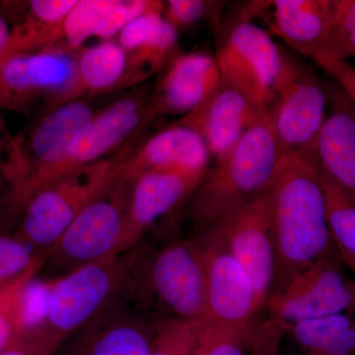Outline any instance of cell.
<instances>
[{
    "label": "cell",
    "instance_id": "cell-4",
    "mask_svg": "<svg viewBox=\"0 0 355 355\" xmlns=\"http://www.w3.org/2000/svg\"><path fill=\"white\" fill-rule=\"evenodd\" d=\"M133 183L118 167L111 181L84 207L46 254L38 273L44 282L51 284L77 268L132 249L130 202Z\"/></svg>",
    "mask_w": 355,
    "mask_h": 355
},
{
    "label": "cell",
    "instance_id": "cell-10",
    "mask_svg": "<svg viewBox=\"0 0 355 355\" xmlns=\"http://www.w3.org/2000/svg\"><path fill=\"white\" fill-rule=\"evenodd\" d=\"M125 254L89 263L49 284L40 323L62 340L123 296Z\"/></svg>",
    "mask_w": 355,
    "mask_h": 355
},
{
    "label": "cell",
    "instance_id": "cell-25",
    "mask_svg": "<svg viewBox=\"0 0 355 355\" xmlns=\"http://www.w3.org/2000/svg\"><path fill=\"white\" fill-rule=\"evenodd\" d=\"M77 76L84 94L108 92L125 83L128 55L118 42L107 40L77 55Z\"/></svg>",
    "mask_w": 355,
    "mask_h": 355
},
{
    "label": "cell",
    "instance_id": "cell-17",
    "mask_svg": "<svg viewBox=\"0 0 355 355\" xmlns=\"http://www.w3.org/2000/svg\"><path fill=\"white\" fill-rule=\"evenodd\" d=\"M216 55L205 51L179 53L164 70L151 94L154 116H186L220 85Z\"/></svg>",
    "mask_w": 355,
    "mask_h": 355
},
{
    "label": "cell",
    "instance_id": "cell-18",
    "mask_svg": "<svg viewBox=\"0 0 355 355\" xmlns=\"http://www.w3.org/2000/svg\"><path fill=\"white\" fill-rule=\"evenodd\" d=\"M261 110L241 92L221 83L202 105L176 123L198 132L216 161L237 144Z\"/></svg>",
    "mask_w": 355,
    "mask_h": 355
},
{
    "label": "cell",
    "instance_id": "cell-20",
    "mask_svg": "<svg viewBox=\"0 0 355 355\" xmlns=\"http://www.w3.org/2000/svg\"><path fill=\"white\" fill-rule=\"evenodd\" d=\"M268 7L272 34L316 62L328 43L334 0H275Z\"/></svg>",
    "mask_w": 355,
    "mask_h": 355
},
{
    "label": "cell",
    "instance_id": "cell-2",
    "mask_svg": "<svg viewBox=\"0 0 355 355\" xmlns=\"http://www.w3.org/2000/svg\"><path fill=\"white\" fill-rule=\"evenodd\" d=\"M123 298L157 324L207 322V270L198 236L125 253Z\"/></svg>",
    "mask_w": 355,
    "mask_h": 355
},
{
    "label": "cell",
    "instance_id": "cell-13",
    "mask_svg": "<svg viewBox=\"0 0 355 355\" xmlns=\"http://www.w3.org/2000/svg\"><path fill=\"white\" fill-rule=\"evenodd\" d=\"M159 324L121 296L64 338L55 355H149Z\"/></svg>",
    "mask_w": 355,
    "mask_h": 355
},
{
    "label": "cell",
    "instance_id": "cell-19",
    "mask_svg": "<svg viewBox=\"0 0 355 355\" xmlns=\"http://www.w3.org/2000/svg\"><path fill=\"white\" fill-rule=\"evenodd\" d=\"M330 92L331 110L311 157L327 181L355 202V104L340 88Z\"/></svg>",
    "mask_w": 355,
    "mask_h": 355
},
{
    "label": "cell",
    "instance_id": "cell-24",
    "mask_svg": "<svg viewBox=\"0 0 355 355\" xmlns=\"http://www.w3.org/2000/svg\"><path fill=\"white\" fill-rule=\"evenodd\" d=\"M288 333L307 355H355V314L352 313L301 322Z\"/></svg>",
    "mask_w": 355,
    "mask_h": 355
},
{
    "label": "cell",
    "instance_id": "cell-16",
    "mask_svg": "<svg viewBox=\"0 0 355 355\" xmlns=\"http://www.w3.org/2000/svg\"><path fill=\"white\" fill-rule=\"evenodd\" d=\"M154 118L151 94L146 91L130 93L112 103L100 113H96L60 168L58 176L110 157V153L123 146L144 123Z\"/></svg>",
    "mask_w": 355,
    "mask_h": 355
},
{
    "label": "cell",
    "instance_id": "cell-26",
    "mask_svg": "<svg viewBox=\"0 0 355 355\" xmlns=\"http://www.w3.org/2000/svg\"><path fill=\"white\" fill-rule=\"evenodd\" d=\"M322 183L331 243L343 265L355 275V202L324 178H322Z\"/></svg>",
    "mask_w": 355,
    "mask_h": 355
},
{
    "label": "cell",
    "instance_id": "cell-5",
    "mask_svg": "<svg viewBox=\"0 0 355 355\" xmlns=\"http://www.w3.org/2000/svg\"><path fill=\"white\" fill-rule=\"evenodd\" d=\"M268 319L254 328L249 350L279 355L280 338L292 327L336 314H355V280L345 272L338 254L324 256L294 275L266 302Z\"/></svg>",
    "mask_w": 355,
    "mask_h": 355
},
{
    "label": "cell",
    "instance_id": "cell-32",
    "mask_svg": "<svg viewBox=\"0 0 355 355\" xmlns=\"http://www.w3.org/2000/svg\"><path fill=\"white\" fill-rule=\"evenodd\" d=\"M226 3L227 2L207 0H169L164 2L163 16L179 31L193 27L203 21L216 20L219 22Z\"/></svg>",
    "mask_w": 355,
    "mask_h": 355
},
{
    "label": "cell",
    "instance_id": "cell-34",
    "mask_svg": "<svg viewBox=\"0 0 355 355\" xmlns=\"http://www.w3.org/2000/svg\"><path fill=\"white\" fill-rule=\"evenodd\" d=\"M198 324L167 322L159 324L149 355H191Z\"/></svg>",
    "mask_w": 355,
    "mask_h": 355
},
{
    "label": "cell",
    "instance_id": "cell-35",
    "mask_svg": "<svg viewBox=\"0 0 355 355\" xmlns=\"http://www.w3.org/2000/svg\"><path fill=\"white\" fill-rule=\"evenodd\" d=\"M34 277H26L17 284L0 291V352L16 331L22 328L21 303L26 287Z\"/></svg>",
    "mask_w": 355,
    "mask_h": 355
},
{
    "label": "cell",
    "instance_id": "cell-33",
    "mask_svg": "<svg viewBox=\"0 0 355 355\" xmlns=\"http://www.w3.org/2000/svg\"><path fill=\"white\" fill-rule=\"evenodd\" d=\"M62 342L38 322L16 331L0 355H55Z\"/></svg>",
    "mask_w": 355,
    "mask_h": 355
},
{
    "label": "cell",
    "instance_id": "cell-23",
    "mask_svg": "<svg viewBox=\"0 0 355 355\" xmlns=\"http://www.w3.org/2000/svg\"><path fill=\"white\" fill-rule=\"evenodd\" d=\"M178 42L179 31L163 12L142 14L132 21L118 35V43L128 55V83L165 70L179 55Z\"/></svg>",
    "mask_w": 355,
    "mask_h": 355
},
{
    "label": "cell",
    "instance_id": "cell-21",
    "mask_svg": "<svg viewBox=\"0 0 355 355\" xmlns=\"http://www.w3.org/2000/svg\"><path fill=\"white\" fill-rule=\"evenodd\" d=\"M77 0H31L0 2V12L9 22L10 35L0 60L17 53L57 46L62 25Z\"/></svg>",
    "mask_w": 355,
    "mask_h": 355
},
{
    "label": "cell",
    "instance_id": "cell-39",
    "mask_svg": "<svg viewBox=\"0 0 355 355\" xmlns=\"http://www.w3.org/2000/svg\"><path fill=\"white\" fill-rule=\"evenodd\" d=\"M8 193V184H7L6 179L2 176L1 173H0V198H3L4 200H6Z\"/></svg>",
    "mask_w": 355,
    "mask_h": 355
},
{
    "label": "cell",
    "instance_id": "cell-12",
    "mask_svg": "<svg viewBox=\"0 0 355 355\" xmlns=\"http://www.w3.org/2000/svg\"><path fill=\"white\" fill-rule=\"evenodd\" d=\"M202 242L207 270V322L250 340L261 313L251 279L236 260L217 226L196 235Z\"/></svg>",
    "mask_w": 355,
    "mask_h": 355
},
{
    "label": "cell",
    "instance_id": "cell-8",
    "mask_svg": "<svg viewBox=\"0 0 355 355\" xmlns=\"http://www.w3.org/2000/svg\"><path fill=\"white\" fill-rule=\"evenodd\" d=\"M216 58L221 83L261 109L275 99L284 53L272 34L253 21L249 10L219 20Z\"/></svg>",
    "mask_w": 355,
    "mask_h": 355
},
{
    "label": "cell",
    "instance_id": "cell-22",
    "mask_svg": "<svg viewBox=\"0 0 355 355\" xmlns=\"http://www.w3.org/2000/svg\"><path fill=\"white\" fill-rule=\"evenodd\" d=\"M207 147L195 130L174 123L147 140L137 153L121 161V174L135 181L144 173L160 168L209 170Z\"/></svg>",
    "mask_w": 355,
    "mask_h": 355
},
{
    "label": "cell",
    "instance_id": "cell-6",
    "mask_svg": "<svg viewBox=\"0 0 355 355\" xmlns=\"http://www.w3.org/2000/svg\"><path fill=\"white\" fill-rule=\"evenodd\" d=\"M128 156L127 151H123L64 173L44 184L20 210V226L16 236L44 261L62 233L111 181Z\"/></svg>",
    "mask_w": 355,
    "mask_h": 355
},
{
    "label": "cell",
    "instance_id": "cell-3",
    "mask_svg": "<svg viewBox=\"0 0 355 355\" xmlns=\"http://www.w3.org/2000/svg\"><path fill=\"white\" fill-rule=\"evenodd\" d=\"M280 156L270 113L261 109L237 144L214 161L188 202L197 234L266 195Z\"/></svg>",
    "mask_w": 355,
    "mask_h": 355
},
{
    "label": "cell",
    "instance_id": "cell-14",
    "mask_svg": "<svg viewBox=\"0 0 355 355\" xmlns=\"http://www.w3.org/2000/svg\"><path fill=\"white\" fill-rule=\"evenodd\" d=\"M214 226L220 230L228 249L251 279L261 312L272 294L277 266L266 196Z\"/></svg>",
    "mask_w": 355,
    "mask_h": 355
},
{
    "label": "cell",
    "instance_id": "cell-27",
    "mask_svg": "<svg viewBox=\"0 0 355 355\" xmlns=\"http://www.w3.org/2000/svg\"><path fill=\"white\" fill-rule=\"evenodd\" d=\"M43 261L17 236L0 234V291L26 277H37Z\"/></svg>",
    "mask_w": 355,
    "mask_h": 355
},
{
    "label": "cell",
    "instance_id": "cell-9",
    "mask_svg": "<svg viewBox=\"0 0 355 355\" xmlns=\"http://www.w3.org/2000/svg\"><path fill=\"white\" fill-rule=\"evenodd\" d=\"M78 51L53 46L0 60V107L28 113L41 103L50 108L80 99Z\"/></svg>",
    "mask_w": 355,
    "mask_h": 355
},
{
    "label": "cell",
    "instance_id": "cell-31",
    "mask_svg": "<svg viewBox=\"0 0 355 355\" xmlns=\"http://www.w3.org/2000/svg\"><path fill=\"white\" fill-rule=\"evenodd\" d=\"M246 340L224 327L198 323L191 355H247Z\"/></svg>",
    "mask_w": 355,
    "mask_h": 355
},
{
    "label": "cell",
    "instance_id": "cell-30",
    "mask_svg": "<svg viewBox=\"0 0 355 355\" xmlns=\"http://www.w3.org/2000/svg\"><path fill=\"white\" fill-rule=\"evenodd\" d=\"M164 2L156 0H108L94 36L104 41L120 34L135 18L148 12H163Z\"/></svg>",
    "mask_w": 355,
    "mask_h": 355
},
{
    "label": "cell",
    "instance_id": "cell-37",
    "mask_svg": "<svg viewBox=\"0 0 355 355\" xmlns=\"http://www.w3.org/2000/svg\"><path fill=\"white\" fill-rule=\"evenodd\" d=\"M319 67L335 79L343 93L355 104V65L349 60H328Z\"/></svg>",
    "mask_w": 355,
    "mask_h": 355
},
{
    "label": "cell",
    "instance_id": "cell-28",
    "mask_svg": "<svg viewBox=\"0 0 355 355\" xmlns=\"http://www.w3.org/2000/svg\"><path fill=\"white\" fill-rule=\"evenodd\" d=\"M352 58H355V0H334L328 43L316 64Z\"/></svg>",
    "mask_w": 355,
    "mask_h": 355
},
{
    "label": "cell",
    "instance_id": "cell-36",
    "mask_svg": "<svg viewBox=\"0 0 355 355\" xmlns=\"http://www.w3.org/2000/svg\"><path fill=\"white\" fill-rule=\"evenodd\" d=\"M20 169V149L17 137L11 135L0 116V173L8 184L9 191L17 182Z\"/></svg>",
    "mask_w": 355,
    "mask_h": 355
},
{
    "label": "cell",
    "instance_id": "cell-1",
    "mask_svg": "<svg viewBox=\"0 0 355 355\" xmlns=\"http://www.w3.org/2000/svg\"><path fill=\"white\" fill-rule=\"evenodd\" d=\"M266 196L277 261L273 293L311 263L336 252L321 175L310 155L282 153Z\"/></svg>",
    "mask_w": 355,
    "mask_h": 355
},
{
    "label": "cell",
    "instance_id": "cell-15",
    "mask_svg": "<svg viewBox=\"0 0 355 355\" xmlns=\"http://www.w3.org/2000/svg\"><path fill=\"white\" fill-rule=\"evenodd\" d=\"M207 173L209 170L160 168L135 179L130 202L132 249L157 222L190 202Z\"/></svg>",
    "mask_w": 355,
    "mask_h": 355
},
{
    "label": "cell",
    "instance_id": "cell-29",
    "mask_svg": "<svg viewBox=\"0 0 355 355\" xmlns=\"http://www.w3.org/2000/svg\"><path fill=\"white\" fill-rule=\"evenodd\" d=\"M108 0H77L62 25V40L58 46L79 51L86 40L94 36L96 27Z\"/></svg>",
    "mask_w": 355,
    "mask_h": 355
},
{
    "label": "cell",
    "instance_id": "cell-11",
    "mask_svg": "<svg viewBox=\"0 0 355 355\" xmlns=\"http://www.w3.org/2000/svg\"><path fill=\"white\" fill-rule=\"evenodd\" d=\"M284 53L275 99L268 108L280 153L311 156L327 116L330 92L314 69Z\"/></svg>",
    "mask_w": 355,
    "mask_h": 355
},
{
    "label": "cell",
    "instance_id": "cell-38",
    "mask_svg": "<svg viewBox=\"0 0 355 355\" xmlns=\"http://www.w3.org/2000/svg\"><path fill=\"white\" fill-rule=\"evenodd\" d=\"M9 35H10V26H9L8 21L0 12V58L6 50Z\"/></svg>",
    "mask_w": 355,
    "mask_h": 355
},
{
    "label": "cell",
    "instance_id": "cell-7",
    "mask_svg": "<svg viewBox=\"0 0 355 355\" xmlns=\"http://www.w3.org/2000/svg\"><path fill=\"white\" fill-rule=\"evenodd\" d=\"M95 114L87 102L71 100L43 109L32 125L18 135L20 175L6 200L11 211L19 214L35 191L58 176Z\"/></svg>",
    "mask_w": 355,
    "mask_h": 355
}]
</instances>
